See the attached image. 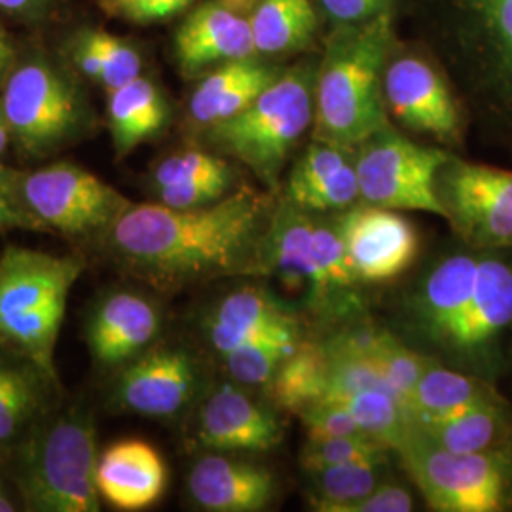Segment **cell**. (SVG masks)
<instances>
[{"label": "cell", "mask_w": 512, "mask_h": 512, "mask_svg": "<svg viewBox=\"0 0 512 512\" xmlns=\"http://www.w3.org/2000/svg\"><path fill=\"white\" fill-rule=\"evenodd\" d=\"M296 344L256 342L222 355L230 376L243 385H270L277 370L291 357Z\"/></svg>", "instance_id": "cell-33"}, {"label": "cell", "mask_w": 512, "mask_h": 512, "mask_svg": "<svg viewBox=\"0 0 512 512\" xmlns=\"http://www.w3.org/2000/svg\"><path fill=\"white\" fill-rule=\"evenodd\" d=\"M274 203L251 186L192 209L131 203L103 236L114 262L162 293L228 275H260Z\"/></svg>", "instance_id": "cell-1"}, {"label": "cell", "mask_w": 512, "mask_h": 512, "mask_svg": "<svg viewBox=\"0 0 512 512\" xmlns=\"http://www.w3.org/2000/svg\"><path fill=\"white\" fill-rule=\"evenodd\" d=\"M194 0H99L110 18L129 23H156L184 12Z\"/></svg>", "instance_id": "cell-39"}, {"label": "cell", "mask_w": 512, "mask_h": 512, "mask_svg": "<svg viewBox=\"0 0 512 512\" xmlns=\"http://www.w3.org/2000/svg\"><path fill=\"white\" fill-rule=\"evenodd\" d=\"M349 154H351V150H348V148L315 141L306 150V154L294 164L287 186H285L283 200H293L294 196H298L306 188L327 179L334 171H338L342 165L348 164L351 160Z\"/></svg>", "instance_id": "cell-37"}, {"label": "cell", "mask_w": 512, "mask_h": 512, "mask_svg": "<svg viewBox=\"0 0 512 512\" xmlns=\"http://www.w3.org/2000/svg\"><path fill=\"white\" fill-rule=\"evenodd\" d=\"M0 109L19 150L46 158L90 128V109L71 74L44 55L23 59L4 80Z\"/></svg>", "instance_id": "cell-7"}, {"label": "cell", "mask_w": 512, "mask_h": 512, "mask_svg": "<svg viewBox=\"0 0 512 512\" xmlns=\"http://www.w3.org/2000/svg\"><path fill=\"white\" fill-rule=\"evenodd\" d=\"M205 330L220 357L256 342H300L293 313L258 287H241L224 296L207 319Z\"/></svg>", "instance_id": "cell-18"}, {"label": "cell", "mask_w": 512, "mask_h": 512, "mask_svg": "<svg viewBox=\"0 0 512 512\" xmlns=\"http://www.w3.org/2000/svg\"><path fill=\"white\" fill-rule=\"evenodd\" d=\"M338 403L348 408L366 437L382 442L389 450H397L412 427L408 406L389 391L366 389L346 395Z\"/></svg>", "instance_id": "cell-32"}, {"label": "cell", "mask_w": 512, "mask_h": 512, "mask_svg": "<svg viewBox=\"0 0 512 512\" xmlns=\"http://www.w3.org/2000/svg\"><path fill=\"white\" fill-rule=\"evenodd\" d=\"M251 25L256 54H287L310 42L317 16L311 0H256Z\"/></svg>", "instance_id": "cell-29"}, {"label": "cell", "mask_w": 512, "mask_h": 512, "mask_svg": "<svg viewBox=\"0 0 512 512\" xmlns=\"http://www.w3.org/2000/svg\"><path fill=\"white\" fill-rule=\"evenodd\" d=\"M59 0H0V10L12 18L38 21L48 18Z\"/></svg>", "instance_id": "cell-43"}, {"label": "cell", "mask_w": 512, "mask_h": 512, "mask_svg": "<svg viewBox=\"0 0 512 512\" xmlns=\"http://www.w3.org/2000/svg\"><path fill=\"white\" fill-rule=\"evenodd\" d=\"M44 378L31 365L23 366L18 380L0 397V446L18 439L33 420L40 404V384Z\"/></svg>", "instance_id": "cell-35"}, {"label": "cell", "mask_w": 512, "mask_h": 512, "mask_svg": "<svg viewBox=\"0 0 512 512\" xmlns=\"http://www.w3.org/2000/svg\"><path fill=\"white\" fill-rule=\"evenodd\" d=\"M97 429L84 410L35 427L19 446L16 484L23 505L33 512L101 511L95 486Z\"/></svg>", "instance_id": "cell-5"}, {"label": "cell", "mask_w": 512, "mask_h": 512, "mask_svg": "<svg viewBox=\"0 0 512 512\" xmlns=\"http://www.w3.org/2000/svg\"><path fill=\"white\" fill-rule=\"evenodd\" d=\"M442 219L473 249H512V171L452 156L440 167Z\"/></svg>", "instance_id": "cell-11"}, {"label": "cell", "mask_w": 512, "mask_h": 512, "mask_svg": "<svg viewBox=\"0 0 512 512\" xmlns=\"http://www.w3.org/2000/svg\"><path fill=\"white\" fill-rule=\"evenodd\" d=\"M329 353L325 344L302 342L281 365L270 382L275 404L293 414H300L327 395Z\"/></svg>", "instance_id": "cell-30"}, {"label": "cell", "mask_w": 512, "mask_h": 512, "mask_svg": "<svg viewBox=\"0 0 512 512\" xmlns=\"http://www.w3.org/2000/svg\"><path fill=\"white\" fill-rule=\"evenodd\" d=\"M389 0H321L330 16L342 23H357L385 10Z\"/></svg>", "instance_id": "cell-42"}, {"label": "cell", "mask_w": 512, "mask_h": 512, "mask_svg": "<svg viewBox=\"0 0 512 512\" xmlns=\"http://www.w3.org/2000/svg\"><path fill=\"white\" fill-rule=\"evenodd\" d=\"M387 110L408 129L427 133L440 143H459L463 118L446 80L416 57L393 61L384 76Z\"/></svg>", "instance_id": "cell-15"}, {"label": "cell", "mask_w": 512, "mask_h": 512, "mask_svg": "<svg viewBox=\"0 0 512 512\" xmlns=\"http://www.w3.org/2000/svg\"><path fill=\"white\" fill-rule=\"evenodd\" d=\"M327 346L366 361L406 406L423 370L435 361L431 355L427 357L408 348L387 330L366 325L338 332Z\"/></svg>", "instance_id": "cell-25"}, {"label": "cell", "mask_w": 512, "mask_h": 512, "mask_svg": "<svg viewBox=\"0 0 512 512\" xmlns=\"http://www.w3.org/2000/svg\"><path fill=\"white\" fill-rule=\"evenodd\" d=\"M300 420L306 427L308 439H334V437H366L349 414L348 408L338 401H319L302 410Z\"/></svg>", "instance_id": "cell-38"}, {"label": "cell", "mask_w": 512, "mask_h": 512, "mask_svg": "<svg viewBox=\"0 0 512 512\" xmlns=\"http://www.w3.org/2000/svg\"><path fill=\"white\" fill-rule=\"evenodd\" d=\"M476 105L512 145V0H456Z\"/></svg>", "instance_id": "cell-12"}, {"label": "cell", "mask_w": 512, "mask_h": 512, "mask_svg": "<svg viewBox=\"0 0 512 512\" xmlns=\"http://www.w3.org/2000/svg\"><path fill=\"white\" fill-rule=\"evenodd\" d=\"M279 71L260 59L245 57L217 65L190 97L188 114L196 126L211 128L247 109Z\"/></svg>", "instance_id": "cell-24"}, {"label": "cell", "mask_w": 512, "mask_h": 512, "mask_svg": "<svg viewBox=\"0 0 512 512\" xmlns=\"http://www.w3.org/2000/svg\"><path fill=\"white\" fill-rule=\"evenodd\" d=\"M414 499L408 488L397 482H382L374 492L348 505L342 512H410Z\"/></svg>", "instance_id": "cell-41"}, {"label": "cell", "mask_w": 512, "mask_h": 512, "mask_svg": "<svg viewBox=\"0 0 512 512\" xmlns=\"http://www.w3.org/2000/svg\"><path fill=\"white\" fill-rule=\"evenodd\" d=\"M512 372V363H511V368H509V372H507V374H511Z\"/></svg>", "instance_id": "cell-47"}, {"label": "cell", "mask_w": 512, "mask_h": 512, "mask_svg": "<svg viewBox=\"0 0 512 512\" xmlns=\"http://www.w3.org/2000/svg\"><path fill=\"white\" fill-rule=\"evenodd\" d=\"M355 150L361 202L393 211L444 215L437 196V177L450 158L448 152L418 145L389 126Z\"/></svg>", "instance_id": "cell-10"}, {"label": "cell", "mask_w": 512, "mask_h": 512, "mask_svg": "<svg viewBox=\"0 0 512 512\" xmlns=\"http://www.w3.org/2000/svg\"><path fill=\"white\" fill-rule=\"evenodd\" d=\"M200 384L198 365L183 348L150 349L141 353L116 378L112 403L145 418H173L194 399Z\"/></svg>", "instance_id": "cell-14"}, {"label": "cell", "mask_w": 512, "mask_h": 512, "mask_svg": "<svg viewBox=\"0 0 512 512\" xmlns=\"http://www.w3.org/2000/svg\"><path fill=\"white\" fill-rule=\"evenodd\" d=\"M6 230L48 232L44 224L19 202L18 173L0 165V232Z\"/></svg>", "instance_id": "cell-40"}, {"label": "cell", "mask_w": 512, "mask_h": 512, "mask_svg": "<svg viewBox=\"0 0 512 512\" xmlns=\"http://www.w3.org/2000/svg\"><path fill=\"white\" fill-rule=\"evenodd\" d=\"M459 245L431 268L412 300V321L429 348L456 317L478 277L484 249Z\"/></svg>", "instance_id": "cell-22"}, {"label": "cell", "mask_w": 512, "mask_h": 512, "mask_svg": "<svg viewBox=\"0 0 512 512\" xmlns=\"http://www.w3.org/2000/svg\"><path fill=\"white\" fill-rule=\"evenodd\" d=\"M313 112V71L296 67L279 74L247 109L207 128V139L251 167L268 188H275L289 152L313 126Z\"/></svg>", "instance_id": "cell-6"}, {"label": "cell", "mask_w": 512, "mask_h": 512, "mask_svg": "<svg viewBox=\"0 0 512 512\" xmlns=\"http://www.w3.org/2000/svg\"><path fill=\"white\" fill-rule=\"evenodd\" d=\"M67 54L78 73L97 82L107 93L126 86L143 71L137 48L101 29L88 27L74 33L67 42Z\"/></svg>", "instance_id": "cell-28"}, {"label": "cell", "mask_w": 512, "mask_h": 512, "mask_svg": "<svg viewBox=\"0 0 512 512\" xmlns=\"http://www.w3.org/2000/svg\"><path fill=\"white\" fill-rule=\"evenodd\" d=\"M169 116L164 95L145 76L109 93V129L118 158L156 137Z\"/></svg>", "instance_id": "cell-26"}, {"label": "cell", "mask_w": 512, "mask_h": 512, "mask_svg": "<svg viewBox=\"0 0 512 512\" xmlns=\"http://www.w3.org/2000/svg\"><path fill=\"white\" fill-rule=\"evenodd\" d=\"M391 44L387 10L332 33L315 80L313 141L355 150L389 126L384 76Z\"/></svg>", "instance_id": "cell-2"}, {"label": "cell", "mask_w": 512, "mask_h": 512, "mask_svg": "<svg viewBox=\"0 0 512 512\" xmlns=\"http://www.w3.org/2000/svg\"><path fill=\"white\" fill-rule=\"evenodd\" d=\"M192 501L211 512H260L274 501L272 471L213 452L194 463L188 475Z\"/></svg>", "instance_id": "cell-20"}, {"label": "cell", "mask_w": 512, "mask_h": 512, "mask_svg": "<svg viewBox=\"0 0 512 512\" xmlns=\"http://www.w3.org/2000/svg\"><path fill=\"white\" fill-rule=\"evenodd\" d=\"M507 401L497 384L435 359L423 370L408 401V412L414 425H433L454 420L478 406Z\"/></svg>", "instance_id": "cell-23"}, {"label": "cell", "mask_w": 512, "mask_h": 512, "mask_svg": "<svg viewBox=\"0 0 512 512\" xmlns=\"http://www.w3.org/2000/svg\"><path fill=\"white\" fill-rule=\"evenodd\" d=\"M256 0H205L177 31L175 55L184 76L256 55L251 16Z\"/></svg>", "instance_id": "cell-16"}, {"label": "cell", "mask_w": 512, "mask_h": 512, "mask_svg": "<svg viewBox=\"0 0 512 512\" xmlns=\"http://www.w3.org/2000/svg\"><path fill=\"white\" fill-rule=\"evenodd\" d=\"M431 511H512V454H461L412 423L395 450Z\"/></svg>", "instance_id": "cell-8"}, {"label": "cell", "mask_w": 512, "mask_h": 512, "mask_svg": "<svg viewBox=\"0 0 512 512\" xmlns=\"http://www.w3.org/2000/svg\"><path fill=\"white\" fill-rule=\"evenodd\" d=\"M385 461H351L308 471L311 507L321 512L344 511L385 482Z\"/></svg>", "instance_id": "cell-31"}, {"label": "cell", "mask_w": 512, "mask_h": 512, "mask_svg": "<svg viewBox=\"0 0 512 512\" xmlns=\"http://www.w3.org/2000/svg\"><path fill=\"white\" fill-rule=\"evenodd\" d=\"M160 325V313L148 298L118 291L95 306L86 327V342L99 365H128L154 342Z\"/></svg>", "instance_id": "cell-19"}, {"label": "cell", "mask_w": 512, "mask_h": 512, "mask_svg": "<svg viewBox=\"0 0 512 512\" xmlns=\"http://www.w3.org/2000/svg\"><path fill=\"white\" fill-rule=\"evenodd\" d=\"M10 139H12V133H10L8 122H6V118H4V112L0 109V156L4 154V150H6L8 143H10Z\"/></svg>", "instance_id": "cell-45"}, {"label": "cell", "mask_w": 512, "mask_h": 512, "mask_svg": "<svg viewBox=\"0 0 512 512\" xmlns=\"http://www.w3.org/2000/svg\"><path fill=\"white\" fill-rule=\"evenodd\" d=\"M213 179H234L232 167L222 158L203 150H184L167 156L152 173V188L203 183Z\"/></svg>", "instance_id": "cell-34"}, {"label": "cell", "mask_w": 512, "mask_h": 512, "mask_svg": "<svg viewBox=\"0 0 512 512\" xmlns=\"http://www.w3.org/2000/svg\"><path fill=\"white\" fill-rule=\"evenodd\" d=\"M281 439V421L239 385H219L203 401L198 440L211 452H266Z\"/></svg>", "instance_id": "cell-17"}, {"label": "cell", "mask_w": 512, "mask_h": 512, "mask_svg": "<svg viewBox=\"0 0 512 512\" xmlns=\"http://www.w3.org/2000/svg\"><path fill=\"white\" fill-rule=\"evenodd\" d=\"M446 450L461 454H512V404L478 406L458 418L414 425Z\"/></svg>", "instance_id": "cell-27"}, {"label": "cell", "mask_w": 512, "mask_h": 512, "mask_svg": "<svg viewBox=\"0 0 512 512\" xmlns=\"http://www.w3.org/2000/svg\"><path fill=\"white\" fill-rule=\"evenodd\" d=\"M16 511V505L12 501V497L8 495V490L0 478V512H12Z\"/></svg>", "instance_id": "cell-46"}, {"label": "cell", "mask_w": 512, "mask_h": 512, "mask_svg": "<svg viewBox=\"0 0 512 512\" xmlns=\"http://www.w3.org/2000/svg\"><path fill=\"white\" fill-rule=\"evenodd\" d=\"M389 448L370 437H334V439H308L302 450L304 471H315L330 465L351 461L387 459Z\"/></svg>", "instance_id": "cell-36"}, {"label": "cell", "mask_w": 512, "mask_h": 512, "mask_svg": "<svg viewBox=\"0 0 512 512\" xmlns=\"http://www.w3.org/2000/svg\"><path fill=\"white\" fill-rule=\"evenodd\" d=\"M260 275L304 285L311 308L321 315H351L361 306L363 285L349 266L336 220L317 219L281 200L262 247Z\"/></svg>", "instance_id": "cell-4"}, {"label": "cell", "mask_w": 512, "mask_h": 512, "mask_svg": "<svg viewBox=\"0 0 512 512\" xmlns=\"http://www.w3.org/2000/svg\"><path fill=\"white\" fill-rule=\"evenodd\" d=\"M84 270L78 256L10 245L0 256V348L59 385L55 348L69 293Z\"/></svg>", "instance_id": "cell-3"}, {"label": "cell", "mask_w": 512, "mask_h": 512, "mask_svg": "<svg viewBox=\"0 0 512 512\" xmlns=\"http://www.w3.org/2000/svg\"><path fill=\"white\" fill-rule=\"evenodd\" d=\"M18 196L46 230L71 238L105 236L131 207L114 186L69 162L18 175Z\"/></svg>", "instance_id": "cell-9"}, {"label": "cell", "mask_w": 512, "mask_h": 512, "mask_svg": "<svg viewBox=\"0 0 512 512\" xmlns=\"http://www.w3.org/2000/svg\"><path fill=\"white\" fill-rule=\"evenodd\" d=\"M14 65H16V48L8 37V33L0 27V84L8 78Z\"/></svg>", "instance_id": "cell-44"}, {"label": "cell", "mask_w": 512, "mask_h": 512, "mask_svg": "<svg viewBox=\"0 0 512 512\" xmlns=\"http://www.w3.org/2000/svg\"><path fill=\"white\" fill-rule=\"evenodd\" d=\"M349 266L361 283H385L404 274L418 256L416 228L401 211L353 205L336 220Z\"/></svg>", "instance_id": "cell-13"}, {"label": "cell", "mask_w": 512, "mask_h": 512, "mask_svg": "<svg viewBox=\"0 0 512 512\" xmlns=\"http://www.w3.org/2000/svg\"><path fill=\"white\" fill-rule=\"evenodd\" d=\"M95 486L101 501L120 511L154 505L167 486L164 459L145 440H120L97 459Z\"/></svg>", "instance_id": "cell-21"}]
</instances>
